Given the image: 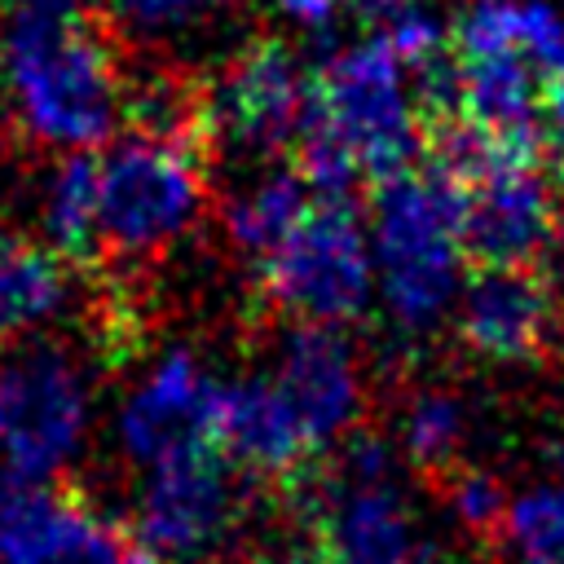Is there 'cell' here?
I'll return each instance as SVG.
<instances>
[{
    "label": "cell",
    "mask_w": 564,
    "mask_h": 564,
    "mask_svg": "<svg viewBox=\"0 0 564 564\" xmlns=\"http://www.w3.org/2000/svg\"><path fill=\"white\" fill-rule=\"evenodd\" d=\"M0 88L40 145L79 154L123 123L128 84L84 0H13L0 22Z\"/></svg>",
    "instance_id": "6da1fadb"
},
{
    "label": "cell",
    "mask_w": 564,
    "mask_h": 564,
    "mask_svg": "<svg viewBox=\"0 0 564 564\" xmlns=\"http://www.w3.org/2000/svg\"><path fill=\"white\" fill-rule=\"evenodd\" d=\"M0 427H4V361H0Z\"/></svg>",
    "instance_id": "83f0119b"
},
{
    "label": "cell",
    "mask_w": 564,
    "mask_h": 564,
    "mask_svg": "<svg viewBox=\"0 0 564 564\" xmlns=\"http://www.w3.org/2000/svg\"><path fill=\"white\" fill-rule=\"evenodd\" d=\"M88 432V383L57 344H26L4 361L0 458L22 476H53Z\"/></svg>",
    "instance_id": "52a82bcc"
},
{
    "label": "cell",
    "mask_w": 564,
    "mask_h": 564,
    "mask_svg": "<svg viewBox=\"0 0 564 564\" xmlns=\"http://www.w3.org/2000/svg\"><path fill=\"white\" fill-rule=\"evenodd\" d=\"M467 445V405L449 388H419L401 410V449L405 458L427 471L445 476L463 463Z\"/></svg>",
    "instance_id": "ffe728a7"
},
{
    "label": "cell",
    "mask_w": 564,
    "mask_h": 564,
    "mask_svg": "<svg viewBox=\"0 0 564 564\" xmlns=\"http://www.w3.org/2000/svg\"><path fill=\"white\" fill-rule=\"evenodd\" d=\"M225 383L189 348L163 352L119 405V441L132 463L159 467L167 458L220 445Z\"/></svg>",
    "instance_id": "30bf717a"
},
{
    "label": "cell",
    "mask_w": 564,
    "mask_h": 564,
    "mask_svg": "<svg viewBox=\"0 0 564 564\" xmlns=\"http://www.w3.org/2000/svg\"><path fill=\"white\" fill-rule=\"evenodd\" d=\"M106 529L75 489L0 467V564H79Z\"/></svg>",
    "instance_id": "5bb4252c"
},
{
    "label": "cell",
    "mask_w": 564,
    "mask_h": 564,
    "mask_svg": "<svg viewBox=\"0 0 564 564\" xmlns=\"http://www.w3.org/2000/svg\"><path fill=\"white\" fill-rule=\"evenodd\" d=\"M278 9H282L295 26H304V31H313V35L330 31L335 18H339V0H278Z\"/></svg>",
    "instance_id": "484cf974"
},
{
    "label": "cell",
    "mask_w": 564,
    "mask_h": 564,
    "mask_svg": "<svg viewBox=\"0 0 564 564\" xmlns=\"http://www.w3.org/2000/svg\"><path fill=\"white\" fill-rule=\"evenodd\" d=\"M502 546L516 560L564 564V480L533 485L511 498L502 520Z\"/></svg>",
    "instance_id": "44dd1931"
},
{
    "label": "cell",
    "mask_w": 564,
    "mask_h": 564,
    "mask_svg": "<svg viewBox=\"0 0 564 564\" xmlns=\"http://www.w3.org/2000/svg\"><path fill=\"white\" fill-rule=\"evenodd\" d=\"M247 507H251V476L220 445L194 449L159 467H145L132 538L154 560L203 564L238 533Z\"/></svg>",
    "instance_id": "8992f818"
},
{
    "label": "cell",
    "mask_w": 564,
    "mask_h": 564,
    "mask_svg": "<svg viewBox=\"0 0 564 564\" xmlns=\"http://www.w3.org/2000/svg\"><path fill=\"white\" fill-rule=\"evenodd\" d=\"M560 330V300L538 264L476 269L458 295V335L467 352L498 366L538 361Z\"/></svg>",
    "instance_id": "4fadbf2b"
},
{
    "label": "cell",
    "mask_w": 564,
    "mask_h": 564,
    "mask_svg": "<svg viewBox=\"0 0 564 564\" xmlns=\"http://www.w3.org/2000/svg\"><path fill=\"white\" fill-rule=\"evenodd\" d=\"M410 564H445V560H441V555H436V551H419V555H414V560H410Z\"/></svg>",
    "instance_id": "4316f807"
},
{
    "label": "cell",
    "mask_w": 564,
    "mask_h": 564,
    "mask_svg": "<svg viewBox=\"0 0 564 564\" xmlns=\"http://www.w3.org/2000/svg\"><path fill=\"white\" fill-rule=\"evenodd\" d=\"M79 564H163V560H154L128 529L110 524V529L101 533V542H97Z\"/></svg>",
    "instance_id": "d4e9b609"
},
{
    "label": "cell",
    "mask_w": 564,
    "mask_h": 564,
    "mask_svg": "<svg viewBox=\"0 0 564 564\" xmlns=\"http://www.w3.org/2000/svg\"><path fill=\"white\" fill-rule=\"evenodd\" d=\"M538 145H542V159H551V167L564 176V66L542 84V97H538Z\"/></svg>",
    "instance_id": "cb8c5ba5"
},
{
    "label": "cell",
    "mask_w": 564,
    "mask_h": 564,
    "mask_svg": "<svg viewBox=\"0 0 564 564\" xmlns=\"http://www.w3.org/2000/svg\"><path fill=\"white\" fill-rule=\"evenodd\" d=\"M560 229V207L538 163H507L458 185V234L476 269L538 264Z\"/></svg>",
    "instance_id": "8fae6325"
},
{
    "label": "cell",
    "mask_w": 564,
    "mask_h": 564,
    "mask_svg": "<svg viewBox=\"0 0 564 564\" xmlns=\"http://www.w3.org/2000/svg\"><path fill=\"white\" fill-rule=\"evenodd\" d=\"M441 489H445V507L449 516L471 533V538H502V520H507V489L494 471L485 467H467L458 463L454 471L441 476Z\"/></svg>",
    "instance_id": "7402d4cb"
},
{
    "label": "cell",
    "mask_w": 564,
    "mask_h": 564,
    "mask_svg": "<svg viewBox=\"0 0 564 564\" xmlns=\"http://www.w3.org/2000/svg\"><path fill=\"white\" fill-rule=\"evenodd\" d=\"M308 128L326 132L361 172V181H392L414 167L423 150L419 97L410 66L379 35L326 57L308 84Z\"/></svg>",
    "instance_id": "3957f363"
},
{
    "label": "cell",
    "mask_w": 564,
    "mask_h": 564,
    "mask_svg": "<svg viewBox=\"0 0 564 564\" xmlns=\"http://www.w3.org/2000/svg\"><path fill=\"white\" fill-rule=\"evenodd\" d=\"M70 304V260L26 234H0V344L48 326Z\"/></svg>",
    "instance_id": "e0dca14e"
},
{
    "label": "cell",
    "mask_w": 564,
    "mask_h": 564,
    "mask_svg": "<svg viewBox=\"0 0 564 564\" xmlns=\"http://www.w3.org/2000/svg\"><path fill=\"white\" fill-rule=\"evenodd\" d=\"M220 449L247 471L264 480H300L317 449L308 445L291 401L273 379H234L220 397Z\"/></svg>",
    "instance_id": "9a60e30c"
},
{
    "label": "cell",
    "mask_w": 564,
    "mask_h": 564,
    "mask_svg": "<svg viewBox=\"0 0 564 564\" xmlns=\"http://www.w3.org/2000/svg\"><path fill=\"white\" fill-rule=\"evenodd\" d=\"M454 57H524L546 79L564 66V22L538 0H471L454 31Z\"/></svg>",
    "instance_id": "2e32d148"
},
{
    "label": "cell",
    "mask_w": 564,
    "mask_h": 564,
    "mask_svg": "<svg viewBox=\"0 0 564 564\" xmlns=\"http://www.w3.org/2000/svg\"><path fill=\"white\" fill-rule=\"evenodd\" d=\"M273 383L291 401L308 445L317 454L335 449L361 419V366L357 348L339 326L295 322L278 348Z\"/></svg>",
    "instance_id": "7c38bea8"
},
{
    "label": "cell",
    "mask_w": 564,
    "mask_h": 564,
    "mask_svg": "<svg viewBox=\"0 0 564 564\" xmlns=\"http://www.w3.org/2000/svg\"><path fill=\"white\" fill-rule=\"evenodd\" d=\"M225 0H115V13L128 18L141 31H172L194 22L198 13H212Z\"/></svg>",
    "instance_id": "603a6c76"
},
{
    "label": "cell",
    "mask_w": 564,
    "mask_h": 564,
    "mask_svg": "<svg viewBox=\"0 0 564 564\" xmlns=\"http://www.w3.org/2000/svg\"><path fill=\"white\" fill-rule=\"evenodd\" d=\"M203 141L128 132L97 159L101 251L145 260L167 251L203 212Z\"/></svg>",
    "instance_id": "277c9868"
},
{
    "label": "cell",
    "mask_w": 564,
    "mask_h": 564,
    "mask_svg": "<svg viewBox=\"0 0 564 564\" xmlns=\"http://www.w3.org/2000/svg\"><path fill=\"white\" fill-rule=\"evenodd\" d=\"M264 295L295 322L344 326L370 308L375 251L352 198H317L300 229L256 269Z\"/></svg>",
    "instance_id": "5b68a950"
},
{
    "label": "cell",
    "mask_w": 564,
    "mask_h": 564,
    "mask_svg": "<svg viewBox=\"0 0 564 564\" xmlns=\"http://www.w3.org/2000/svg\"><path fill=\"white\" fill-rule=\"evenodd\" d=\"M44 234L57 256L70 264H93L101 256V229H97V159L93 154H66L44 189Z\"/></svg>",
    "instance_id": "d6986e66"
},
{
    "label": "cell",
    "mask_w": 564,
    "mask_h": 564,
    "mask_svg": "<svg viewBox=\"0 0 564 564\" xmlns=\"http://www.w3.org/2000/svg\"><path fill=\"white\" fill-rule=\"evenodd\" d=\"M308 115V84L282 40H256L234 53L203 88V119L212 141L247 150L295 145Z\"/></svg>",
    "instance_id": "9c48e42d"
},
{
    "label": "cell",
    "mask_w": 564,
    "mask_h": 564,
    "mask_svg": "<svg viewBox=\"0 0 564 564\" xmlns=\"http://www.w3.org/2000/svg\"><path fill=\"white\" fill-rule=\"evenodd\" d=\"M507 564H533V560H516V555H511V560H507Z\"/></svg>",
    "instance_id": "f1b7e54d"
},
{
    "label": "cell",
    "mask_w": 564,
    "mask_h": 564,
    "mask_svg": "<svg viewBox=\"0 0 564 564\" xmlns=\"http://www.w3.org/2000/svg\"><path fill=\"white\" fill-rule=\"evenodd\" d=\"M370 251L379 295L401 330L436 326L463 295L458 189L423 167L379 181L370 203Z\"/></svg>",
    "instance_id": "7a4b0ae2"
},
{
    "label": "cell",
    "mask_w": 564,
    "mask_h": 564,
    "mask_svg": "<svg viewBox=\"0 0 564 564\" xmlns=\"http://www.w3.org/2000/svg\"><path fill=\"white\" fill-rule=\"evenodd\" d=\"M313 203H317V194H313V185L300 176L295 163H291V167H278V172H269V176H260L247 194H238V198L229 203V216H225L238 256H247V260L260 269V264L300 229V220L313 212Z\"/></svg>",
    "instance_id": "ac0fdd59"
},
{
    "label": "cell",
    "mask_w": 564,
    "mask_h": 564,
    "mask_svg": "<svg viewBox=\"0 0 564 564\" xmlns=\"http://www.w3.org/2000/svg\"><path fill=\"white\" fill-rule=\"evenodd\" d=\"M286 489L330 564H410L423 551L414 542V511L392 476L361 480L322 458Z\"/></svg>",
    "instance_id": "ba28073f"
}]
</instances>
